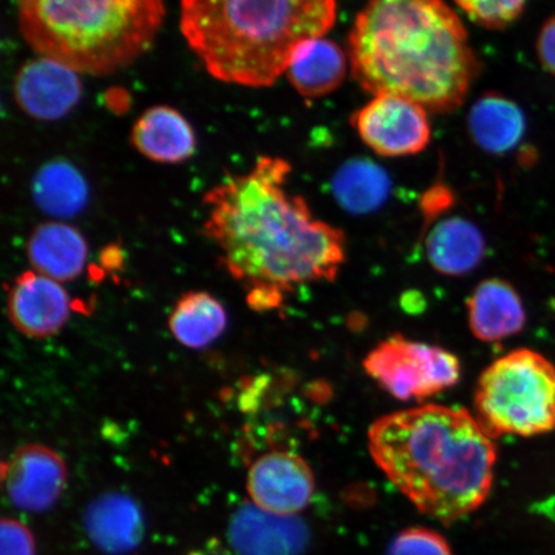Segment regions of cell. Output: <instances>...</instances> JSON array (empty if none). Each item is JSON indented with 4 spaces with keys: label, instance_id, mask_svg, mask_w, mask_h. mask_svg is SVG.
Here are the masks:
<instances>
[{
    "label": "cell",
    "instance_id": "obj_28",
    "mask_svg": "<svg viewBox=\"0 0 555 555\" xmlns=\"http://www.w3.org/2000/svg\"><path fill=\"white\" fill-rule=\"evenodd\" d=\"M186 555H234L229 552L227 547L221 545L218 540H210L203 546L197 547L190 554Z\"/></svg>",
    "mask_w": 555,
    "mask_h": 555
},
{
    "label": "cell",
    "instance_id": "obj_2",
    "mask_svg": "<svg viewBox=\"0 0 555 555\" xmlns=\"http://www.w3.org/2000/svg\"><path fill=\"white\" fill-rule=\"evenodd\" d=\"M349 60L366 92L439 114L461 106L478 72L466 27L443 0H367L351 27Z\"/></svg>",
    "mask_w": 555,
    "mask_h": 555
},
{
    "label": "cell",
    "instance_id": "obj_22",
    "mask_svg": "<svg viewBox=\"0 0 555 555\" xmlns=\"http://www.w3.org/2000/svg\"><path fill=\"white\" fill-rule=\"evenodd\" d=\"M391 191L388 173L367 158H353L337 170L332 192L339 206L353 215L376 211Z\"/></svg>",
    "mask_w": 555,
    "mask_h": 555
},
{
    "label": "cell",
    "instance_id": "obj_4",
    "mask_svg": "<svg viewBox=\"0 0 555 555\" xmlns=\"http://www.w3.org/2000/svg\"><path fill=\"white\" fill-rule=\"evenodd\" d=\"M337 0H180V31L212 78L268 88L305 41L335 25Z\"/></svg>",
    "mask_w": 555,
    "mask_h": 555
},
{
    "label": "cell",
    "instance_id": "obj_3",
    "mask_svg": "<svg viewBox=\"0 0 555 555\" xmlns=\"http://www.w3.org/2000/svg\"><path fill=\"white\" fill-rule=\"evenodd\" d=\"M367 446L395 488L443 524L468 516L490 495L495 442L463 409L427 404L380 416Z\"/></svg>",
    "mask_w": 555,
    "mask_h": 555
},
{
    "label": "cell",
    "instance_id": "obj_23",
    "mask_svg": "<svg viewBox=\"0 0 555 555\" xmlns=\"http://www.w3.org/2000/svg\"><path fill=\"white\" fill-rule=\"evenodd\" d=\"M35 204L57 218L73 217L86 207L88 184L72 164L54 162L39 170L33 183Z\"/></svg>",
    "mask_w": 555,
    "mask_h": 555
},
{
    "label": "cell",
    "instance_id": "obj_20",
    "mask_svg": "<svg viewBox=\"0 0 555 555\" xmlns=\"http://www.w3.org/2000/svg\"><path fill=\"white\" fill-rule=\"evenodd\" d=\"M468 129L483 151L501 155L515 149L524 138L526 119L517 103L501 94L489 93L472 106Z\"/></svg>",
    "mask_w": 555,
    "mask_h": 555
},
{
    "label": "cell",
    "instance_id": "obj_11",
    "mask_svg": "<svg viewBox=\"0 0 555 555\" xmlns=\"http://www.w3.org/2000/svg\"><path fill=\"white\" fill-rule=\"evenodd\" d=\"M7 311L21 335L43 339L57 335L65 327L73 302L60 282L29 270L20 274L7 289Z\"/></svg>",
    "mask_w": 555,
    "mask_h": 555
},
{
    "label": "cell",
    "instance_id": "obj_13",
    "mask_svg": "<svg viewBox=\"0 0 555 555\" xmlns=\"http://www.w3.org/2000/svg\"><path fill=\"white\" fill-rule=\"evenodd\" d=\"M308 539L302 520L272 515L256 505H243L229 525V541L238 555H298Z\"/></svg>",
    "mask_w": 555,
    "mask_h": 555
},
{
    "label": "cell",
    "instance_id": "obj_24",
    "mask_svg": "<svg viewBox=\"0 0 555 555\" xmlns=\"http://www.w3.org/2000/svg\"><path fill=\"white\" fill-rule=\"evenodd\" d=\"M527 0H455L474 23L486 29H504L525 10Z\"/></svg>",
    "mask_w": 555,
    "mask_h": 555
},
{
    "label": "cell",
    "instance_id": "obj_5",
    "mask_svg": "<svg viewBox=\"0 0 555 555\" xmlns=\"http://www.w3.org/2000/svg\"><path fill=\"white\" fill-rule=\"evenodd\" d=\"M20 31L39 57L80 75H107L147 52L165 0H16Z\"/></svg>",
    "mask_w": 555,
    "mask_h": 555
},
{
    "label": "cell",
    "instance_id": "obj_25",
    "mask_svg": "<svg viewBox=\"0 0 555 555\" xmlns=\"http://www.w3.org/2000/svg\"><path fill=\"white\" fill-rule=\"evenodd\" d=\"M387 555H453V552L440 532L411 527L392 540Z\"/></svg>",
    "mask_w": 555,
    "mask_h": 555
},
{
    "label": "cell",
    "instance_id": "obj_9",
    "mask_svg": "<svg viewBox=\"0 0 555 555\" xmlns=\"http://www.w3.org/2000/svg\"><path fill=\"white\" fill-rule=\"evenodd\" d=\"M247 491L258 508L278 516H295L315 492V477L307 461L291 451L262 454L248 468Z\"/></svg>",
    "mask_w": 555,
    "mask_h": 555
},
{
    "label": "cell",
    "instance_id": "obj_12",
    "mask_svg": "<svg viewBox=\"0 0 555 555\" xmlns=\"http://www.w3.org/2000/svg\"><path fill=\"white\" fill-rule=\"evenodd\" d=\"M15 95L27 115L39 120H57L81 99L80 74L57 61L38 57L21 68Z\"/></svg>",
    "mask_w": 555,
    "mask_h": 555
},
{
    "label": "cell",
    "instance_id": "obj_7",
    "mask_svg": "<svg viewBox=\"0 0 555 555\" xmlns=\"http://www.w3.org/2000/svg\"><path fill=\"white\" fill-rule=\"evenodd\" d=\"M364 371L399 400H425L457 384L460 360L442 347L395 335L367 353Z\"/></svg>",
    "mask_w": 555,
    "mask_h": 555
},
{
    "label": "cell",
    "instance_id": "obj_10",
    "mask_svg": "<svg viewBox=\"0 0 555 555\" xmlns=\"http://www.w3.org/2000/svg\"><path fill=\"white\" fill-rule=\"evenodd\" d=\"M67 466L59 453L40 443L20 447L2 464L7 495L17 508L44 512L57 503L67 483Z\"/></svg>",
    "mask_w": 555,
    "mask_h": 555
},
{
    "label": "cell",
    "instance_id": "obj_16",
    "mask_svg": "<svg viewBox=\"0 0 555 555\" xmlns=\"http://www.w3.org/2000/svg\"><path fill=\"white\" fill-rule=\"evenodd\" d=\"M85 527L93 544L111 555L134 551L144 535L142 511L124 494L96 498L86 511Z\"/></svg>",
    "mask_w": 555,
    "mask_h": 555
},
{
    "label": "cell",
    "instance_id": "obj_6",
    "mask_svg": "<svg viewBox=\"0 0 555 555\" xmlns=\"http://www.w3.org/2000/svg\"><path fill=\"white\" fill-rule=\"evenodd\" d=\"M476 418L492 439L532 437L555 429V366L519 349L490 364L477 382Z\"/></svg>",
    "mask_w": 555,
    "mask_h": 555
},
{
    "label": "cell",
    "instance_id": "obj_1",
    "mask_svg": "<svg viewBox=\"0 0 555 555\" xmlns=\"http://www.w3.org/2000/svg\"><path fill=\"white\" fill-rule=\"evenodd\" d=\"M289 172L286 159L261 156L205 194V235L229 274L246 284L255 310L280 307L302 284L335 281L346 259L344 233L286 191Z\"/></svg>",
    "mask_w": 555,
    "mask_h": 555
},
{
    "label": "cell",
    "instance_id": "obj_27",
    "mask_svg": "<svg viewBox=\"0 0 555 555\" xmlns=\"http://www.w3.org/2000/svg\"><path fill=\"white\" fill-rule=\"evenodd\" d=\"M537 51L541 65L555 76V16L547 20L541 29Z\"/></svg>",
    "mask_w": 555,
    "mask_h": 555
},
{
    "label": "cell",
    "instance_id": "obj_18",
    "mask_svg": "<svg viewBox=\"0 0 555 555\" xmlns=\"http://www.w3.org/2000/svg\"><path fill=\"white\" fill-rule=\"evenodd\" d=\"M347 57L335 41L315 38L297 48L287 67V78L298 94L308 100L322 99L343 86Z\"/></svg>",
    "mask_w": 555,
    "mask_h": 555
},
{
    "label": "cell",
    "instance_id": "obj_8",
    "mask_svg": "<svg viewBox=\"0 0 555 555\" xmlns=\"http://www.w3.org/2000/svg\"><path fill=\"white\" fill-rule=\"evenodd\" d=\"M428 111L404 96L374 95L353 114L351 124L376 154L401 157L420 154L431 141Z\"/></svg>",
    "mask_w": 555,
    "mask_h": 555
},
{
    "label": "cell",
    "instance_id": "obj_19",
    "mask_svg": "<svg viewBox=\"0 0 555 555\" xmlns=\"http://www.w3.org/2000/svg\"><path fill=\"white\" fill-rule=\"evenodd\" d=\"M485 238L472 221L448 218L437 223L426 240L429 263L436 272L462 276L475 270L485 256Z\"/></svg>",
    "mask_w": 555,
    "mask_h": 555
},
{
    "label": "cell",
    "instance_id": "obj_17",
    "mask_svg": "<svg viewBox=\"0 0 555 555\" xmlns=\"http://www.w3.org/2000/svg\"><path fill=\"white\" fill-rule=\"evenodd\" d=\"M131 142L158 164H179L193 156L196 135L185 117L169 106L151 107L135 121Z\"/></svg>",
    "mask_w": 555,
    "mask_h": 555
},
{
    "label": "cell",
    "instance_id": "obj_26",
    "mask_svg": "<svg viewBox=\"0 0 555 555\" xmlns=\"http://www.w3.org/2000/svg\"><path fill=\"white\" fill-rule=\"evenodd\" d=\"M2 555H37V546L33 533L24 524L16 519L3 518Z\"/></svg>",
    "mask_w": 555,
    "mask_h": 555
},
{
    "label": "cell",
    "instance_id": "obj_14",
    "mask_svg": "<svg viewBox=\"0 0 555 555\" xmlns=\"http://www.w3.org/2000/svg\"><path fill=\"white\" fill-rule=\"evenodd\" d=\"M26 253L34 272L60 283L72 282L87 266L88 243L78 229L48 221L34 229Z\"/></svg>",
    "mask_w": 555,
    "mask_h": 555
},
{
    "label": "cell",
    "instance_id": "obj_21",
    "mask_svg": "<svg viewBox=\"0 0 555 555\" xmlns=\"http://www.w3.org/2000/svg\"><path fill=\"white\" fill-rule=\"evenodd\" d=\"M228 315L223 304L205 291L186 293L176 304L169 315L173 338L189 349H205L223 335Z\"/></svg>",
    "mask_w": 555,
    "mask_h": 555
},
{
    "label": "cell",
    "instance_id": "obj_15",
    "mask_svg": "<svg viewBox=\"0 0 555 555\" xmlns=\"http://www.w3.org/2000/svg\"><path fill=\"white\" fill-rule=\"evenodd\" d=\"M468 322L477 339L498 343L524 330L526 311L508 282L490 278L478 284L469 297Z\"/></svg>",
    "mask_w": 555,
    "mask_h": 555
}]
</instances>
